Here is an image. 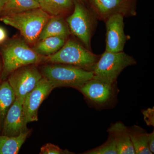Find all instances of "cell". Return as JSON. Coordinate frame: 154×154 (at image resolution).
<instances>
[{"label": "cell", "mask_w": 154, "mask_h": 154, "mask_svg": "<svg viewBox=\"0 0 154 154\" xmlns=\"http://www.w3.org/2000/svg\"><path fill=\"white\" fill-rule=\"evenodd\" d=\"M0 56L2 62V82L19 68L45 62L46 57L38 54L21 38H13L6 42L1 48Z\"/></svg>", "instance_id": "cell-1"}, {"label": "cell", "mask_w": 154, "mask_h": 154, "mask_svg": "<svg viewBox=\"0 0 154 154\" xmlns=\"http://www.w3.org/2000/svg\"><path fill=\"white\" fill-rule=\"evenodd\" d=\"M51 16L38 8L20 13L2 16L0 20L19 30L29 45L35 44L45 23Z\"/></svg>", "instance_id": "cell-2"}, {"label": "cell", "mask_w": 154, "mask_h": 154, "mask_svg": "<svg viewBox=\"0 0 154 154\" xmlns=\"http://www.w3.org/2000/svg\"><path fill=\"white\" fill-rule=\"evenodd\" d=\"M42 77L50 81L54 88L70 87L78 89L94 78L91 71L61 63H50L40 67Z\"/></svg>", "instance_id": "cell-3"}, {"label": "cell", "mask_w": 154, "mask_h": 154, "mask_svg": "<svg viewBox=\"0 0 154 154\" xmlns=\"http://www.w3.org/2000/svg\"><path fill=\"white\" fill-rule=\"evenodd\" d=\"M99 57L79 42L69 38L58 51L46 57L45 62L70 65L93 71Z\"/></svg>", "instance_id": "cell-4"}, {"label": "cell", "mask_w": 154, "mask_h": 154, "mask_svg": "<svg viewBox=\"0 0 154 154\" xmlns=\"http://www.w3.org/2000/svg\"><path fill=\"white\" fill-rule=\"evenodd\" d=\"M136 63L134 58L123 51L111 52L105 51L94 66L93 78L108 84H115L123 69Z\"/></svg>", "instance_id": "cell-5"}, {"label": "cell", "mask_w": 154, "mask_h": 154, "mask_svg": "<svg viewBox=\"0 0 154 154\" xmlns=\"http://www.w3.org/2000/svg\"><path fill=\"white\" fill-rule=\"evenodd\" d=\"M74 6L66 21L71 33L83 45L91 50V42L95 26V16L88 6L73 0Z\"/></svg>", "instance_id": "cell-6"}, {"label": "cell", "mask_w": 154, "mask_h": 154, "mask_svg": "<svg viewBox=\"0 0 154 154\" xmlns=\"http://www.w3.org/2000/svg\"><path fill=\"white\" fill-rule=\"evenodd\" d=\"M42 77L37 65L30 64L14 71L7 80L14 90L16 100L22 105L26 96Z\"/></svg>", "instance_id": "cell-7"}, {"label": "cell", "mask_w": 154, "mask_h": 154, "mask_svg": "<svg viewBox=\"0 0 154 154\" xmlns=\"http://www.w3.org/2000/svg\"><path fill=\"white\" fill-rule=\"evenodd\" d=\"M88 6L96 17L105 21L116 14L124 17L136 15V0H88Z\"/></svg>", "instance_id": "cell-8"}, {"label": "cell", "mask_w": 154, "mask_h": 154, "mask_svg": "<svg viewBox=\"0 0 154 154\" xmlns=\"http://www.w3.org/2000/svg\"><path fill=\"white\" fill-rule=\"evenodd\" d=\"M54 88L50 81L42 77L27 95L22 105L28 123L38 121L39 107Z\"/></svg>", "instance_id": "cell-9"}, {"label": "cell", "mask_w": 154, "mask_h": 154, "mask_svg": "<svg viewBox=\"0 0 154 154\" xmlns=\"http://www.w3.org/2000/svg\"><path fill=\"white\" fill-rule=\"evenodd\" d=\"M124 16L116 14L105 20L106 24V49L109 52L123 51L127 36L124 32Z\"/></svg>", "instance_id": "cell-10"}, {"label": "cell", "mask_w": 154, "mask_h": 154, "mask_svg": "<svg viewBox=\"0 0 154 154\" xmlns=\"http://www.w3.org/2000/svg\"><path fill=\"white\" fill-rule=\"evenodd\" d=\"M114 86L115 84H108L93 78L78 90L92 103L104 106L114 97Z\"/></svg>", "instance_id": "cell-11"}, {"label": "cell", "mask_w": 154, "mask_h": 154, "mask_svg": "<svg viewBox=\"0 0 154 154\" xmlns=\"http://www.w3.org/2000/svg\"><path fill=\"white\" fill-rule=\"evenodd\" d=\"M28 123L23 105L16 100L6 114L0 134L18 136L31 131L27 128Z\"/></svg>", "instance_id": "cell-12"}, {"label": "cell", "mask_w": 154, "mask_h": 154, "mask_svg": "<svg viewBox=\"0 0 154 154\" xmlns=\"http://www.w3.org/2000/svg\"><path fill=\"white\" fill-rule=\"evenodd\" d=\"M109 135L115 140L118 154H135L128 133V127L122 122H117L107 129Z\"/></svg>", "instance_id": "cell-13"}, {"label": "cell", "mask_w": 154, "mask_h": 154, "mask_svg": "<svg viewBox=\"0 0 154 154\" xmlns=\"http://www.w3.org/2000/svg\"><path fill=\"white\" fill-rule=\"evenodd\" d=\"M71 34L70 30L64 17L61 16H51L42 28L38 36V41L50 36L60 37L66 40Z\"/></svg>", "instance_id": "cell-14"}, {"label": "cell", "mask_w": 154, "mask_h": 154, "mask_svg": "<svg viewBox=\"0 0 154 154\" xmlns=\"http://www.w3.org/2000/svg\"><path fill=\"white\" fill-rule=\"evenodd\" d=\"M16 100L14 90L6 80L0 85V134L6 114Z\"/></svg>", "instance_id": "cell-15"}, {"label": "cell", "mask_w": 154, "mask_h": 154, "mask_svg": "<svg viewBox=\"0 0 154 154\" xmlns=\"http://www.w3.org/2000/svg\"><path fill=\"white\" fill-rule=\"evenodd\" d=\"M131 140L136 154H152L148 146V133L145 130L137 125L128 128Z\"/></svg>", "instance_id": "cell-16"}, {"label": "cell", "mask_w": 154, "mask_h": 154, "mask_svg": "<svg viewBox=\"0 0 154 154\" xmlns=\"http://www.w3.org/2000/svg\"><path fill=\"white\" fill-rule=\"evenodd\" d=\"M30 131L23 133L17 137H9L0 134V154H17Z\"/></svg>", "instance_id": "cell-17"}, {"label": "cell", "mask_w": 154, "mask_h": 154, "mask_svg": "<svg viewBox=\"0 0 154 154\" xmlns=\"http://www.w3.org/2000/svg\"><path fill=\"white\" fill-rule=\"evenodd\" d=\"M66 41V40L60 37L50 36L38 40L33 48L40 55L48 56L58 51Z\"/></svg>", "instance_id": "cell-18"}, {"label": "cell", "mask_w": 154, "mask_h": 154, "mask_svg": "<svg viewBox=\"0 0 154 154\" xmlns=\"http://www.w3.org/2000/svg\"><path fill=\"white\" fill-rule=\"evenodd\" d=\"M38 8H40V5L36 0H7L1 17L20 14Z\"/></svg>", "instance_id": "cell-19"}, {"label": "cell", "mask_w": 154, "mask_h": 154, "mask_svg": "<svg viewBox=\"0 0 154 154\" xmlns=\"http://www.w3.org/2000/svg\"><path fill=\"white\" fill-rule=\"evenodd\" d=\"M54 16L64 17L71 14L74 9L73 0H48Z\"/></svg>", "instance_id": "cell-20"}, {"label": "cell", "mask_w": 154, "mask_h": 154, "mask_svg": "<svg viewBox=\"0 0 154 154\" xmlns=\"http://www.w3.org/2000/svg\"><path fill=\"white\" fill-rule=\"evenodd\" d=\"M86 154H118L114 139L109 135L107 140L102 145L83 153Z\"/></svg>", "instance_id": "cell-21"}, {"label": "cell", "mask_w": 154, "mask_h": 154, "mask_svg": "<svg viewBox=\"0 0 154 154\" xmlns=\"http://www.w3.org/2000/svg\"><path fill=\"white\" fill-rule=\"evenodd\" d=\"M40 154H74L68 150L60 149L58 146L48 143L42 146L40 149Z\"/></svg>", "instance_id": "cell-22"}, {"label": "cell", "mask_w": 154, "mask_h": 154, "mask_svg": "<svg viewBox=\"0 0 154 154\" xmlns=\"http://www.w3.org/2000/svg\"><path fill=\"white\" fill-rule=\"evenodd\" d=\"M144 119L145 121L149 126L154 125V108H149L146 110L143 111Z\"/></svg>", "instance_id": "cell-23"}, {"label": "cell", "mask_w": 154, "mask_h": 154, "mask_svg": "<svg viewBox=\"0 0 154 154\" xmlns=\"http://www.w3.org/2000/svg\"><path fill=\"white\" fill-rule=\"evenodd\" d=\"M40 5V8L47 12L51 16H54L53 11L48 0H36Z\"/></svg>", "instance_id": "cell-24"}, {"label": "cell", "mask_w": 154, "mask_h": 154, "mask_svg": "<svg viewBox=\"0 0 154 154\" xmlns=\"http://www.w3.org/2000/svg\"><path fill=\"white\" fill-rule=\"evenodd\" d=\"M148 146L152 154L154 152V132L148 133Z\"/></svg>", "instance_id": "cell-25"}, {"label": "cell", "mask_w": 154, "mask_h": 154, "mask_svg": "<svg viewBox=\"0 0 154 154\" xmlns=\"http://www.w3.org/2000/svg\"><path fill=\"white\" fill-rule=\"evenodd\" d=\"M7 33L2 27H0V44L4 43L7 40Z\"/></svg>", "instance_id": "cell-26"}, {"label": "cell", "mask_w": 154, "mask_h": 154, "mask_svg": "<svg viewBox=\"0 0 154 154\" xmlns=\"http://www.w3.org/2000/svg\"><path fill=\"white\" fill-rule=\"evenodd\" d=\"M7 0H0V17L2 15V12L5 5Z\"/></svg>", "instance_id": "cell-27"}, {"label": "cell", "mask_w": 154, "mask_h": 154, "mask_svg": "<svg viewBox=\"0 0 154 154\" xmlns=\"http://www.w3.org/2000/svg\"><path fill=\"white\" fill-rule=\"evenodd\" d=\"M2 58L0 56V85L2 82Z\"/></svg>", "instance_id": "cell-28"}, {"label": "cell", "mask_w": 154, "mask_h": 154, "mask_svg": "<svg viewBox=\"0 0 154 154\" xmlns=\"http://www.w3.org/2000/svg\"><path fill=\"white\" fill-rule=\"evenodd\" d=\"M75 1L83 3V4H85V5H86L88 6V0H75ZM88 7H89V6H88Z\"/></svg>", "instance_id": "cell-29"}]
</instances>
